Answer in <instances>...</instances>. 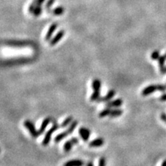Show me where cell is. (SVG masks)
Here are the masks:
<instances>
[{
  "label": "cell",
  "instance_id": "cell-9",
  "mask_svg": "<svg viewBox=\"0 0 166 166\" xmlns=\"http://www.w3.org/2000/svg\"><path fill=\"white\" fill-rule=\"evenodd\" d=\"M58 28V23L55 22V23H53V24L51 25V26L49 27L48 32L46 35V41H50L51 38H52V36L53 32L56 30V29Z\"/></svg>",
  "mask_w": 166,
  "mask_h": 166
},
{
  "label": "cell",
  "instance_id": "cell-21",
  "mask_svg": "<svg viewBox=\"0 0 166 166\" xmlns=\"http://www.w3.org/2000/svg\"><path fill=\"white\" fill-rule=\"evenodd\" d=\"M72 121H73V118H72V116H69V117H67V118H65V120L63 121V122L60 125V127L65 128L66 126L70 125V124L72 122Z\"/></svg>",
  "mask_w": 166,
  "mask_h": 166
},
{
  "label": "cell",
  "instance_id": "cell-32",
  "mask_svg": "<svg viewBox=\"0 0 166 166\" xmlns=\"http://www.w3.org/2000/svg\"><path fill=\"white\" fill-rule=\"evenodd\" d=\"M85 166H94V164H93V162H91V161H88V162L85 164Z\"/></svg>",
  "mask_w": 166,
  "mask_h": 166
},
{
  "label": "cell",
  "instance_id": "cell-17",
  "mask_svg": "<svg viewBox=\"0 0 166 166\" xmlns=\"http://www.w3.org/2000/svg\"><path fill=\"white\" fill-rule=\"evenodd\" d=\"M112 108H108V107L104 108V109H102V110L99 112V116L100 118H104V117H106V116H109L111 112H112Z\"/></svg>",
  "mask_w": 166,
  "mask_h": 166
},
{
  "label": "cell",
  "instance_id": "cell-25",
  "mask_svg": "<svg viewBox=\"0 0 166 166\" xmlns=\"http://www.w3.org/2000/svg\"><path fill=\"white\" fill-rule=\"evenodd\" d=\"M36 5H37V0H34L33 2L29 5V13H33L34 10L36 9Z\"/></svg>",
  "mask_w": 166,
  "mask_h": 166
},
{
  "label": "cell",
  "instance_id": "cell-1",
  "mask_svg": "<svg viewBox=\"0 0 166 166\" xmlns=\"http://www.w3.org/2000/svg\"><path fill=\"white\" fill-rule=\"evenodd\" d=\"M58 128H59V125H58L57 122H56V121L55 122V121L53 120L52 126L50 129H48V132L46 133L45 137H44L43 140H42V144L43 146H47V145L49 144V142H50V141H51L52 135L53 132L57 130Z\"/></svg>",
  "mask_w": 166,
  "mask_h": 166
},
{
  "label": "cell",
  "instance_id": "cell-5",
  "mask_svg": "<svg viewBox=\"0 0 166 166\" xmlns=\"http://www.w3.org/2000/svg\"><path fill=\"white\" fill-rule=\"evenodd\" d=\"M65 35V31L62 29L60 31L58 32V33L56 34L54 37H53L52 39H51V40L49 41V44H50V46H53L56 45V44L58 43V42L60 41L61 39H63V37Z\"/></svg>",
  "mask_w": 166,
  "mask_h": 166
},
{
  "label": "cell",
  "instance_id": "cell-16",
  "mask_svg": "<svg viewBox=\"0 0 166 166\" xmlns=\"http://www.w3.org/2000/svg\"><path fill=\"white\" fill-rule=\"evenodd\" d=\"M123 113V110L122 109H120V108H113L112 110V112L110 114V118H116V117H118V116H122Z\"/></svg>",
  "mask_w": 166,
  "mask_h": 166
},
{
  "label": "cell",
  "instance_id": "cell-8",
  "mask_svg": "<svg viewBox=\"0 0 166 166\" xmlns=\"http://www.w3.org/2000/svg\"><path fill=\"white\" fill-rule=\"evenodd\" d=\"M85 162L80 159H72L64 163L63 166H85Z\"/></svg>",
  "mask_w": 166,
  "mask_h": 166
},
{
  "label": "cell",
  "instance_id": "cell-23",
  "mask_svg": "<svg viewBox=\"0 0 166 166\" xmlns=\"http://www.w3.org/2000/svg\"><path fill=\"white\" fill-rule=\"evenodd\" d=\"M42 12V8L41 7V5H36V9L34 10L32 14H33L35 16H39V15H41Z\"/></svg>",
  "mask_w": 166,
  "mask_h": 166
},
{
  "label": "cell",
  "instance_id": "cell-31",
  "mask_svg": "<svg viewBox=\"0 0 166 166\" xmlns=\"http://www.w3.org/2000/svg\"><path fill=\"white\" fill-rule=\"evenodd\" d=\"M46 0H37V5H42Z\"/></svg>",
  "mask_w": 166,
  "mask_h": 166
},
{
  "label": "cell",
  "instance_id": "cell-19",
  "mask_svg": "<svg viewBox=\"0 0 166 166\" xmlns=\"http://www.w3.org/2000/svg\"><path fill=\"white\" fill-rule=\"evenodd\" d=\"M77 125H78V121L73 120L72 121V122L69 125V128H68V129L66 131L69 132V134H72V133L74 132V130L75 129V128L77 127Z\"/></svg>",
  "mask_w": 166,
  "mask_h": 166
},
{
  "label": "cell",
  "instance_id": "cell-33",
  "mask_svg": "<svg viewBox=\"0 0 166 166\" xmlns=\"http://www.w3.org/2000/svg\"><path fill=\"white\" fill-rule=\"evenodd\" d=\"M161 166H166V159H165V160L162 161V163H161Z\"/></svg>",
  "mask_w": 166,
  "mask_h": 166
},
{
  "label": "cell",
  "instance_id": "cell-12",
  "mask_svg": "<svg viewBox=\"0 0 166 166\" xmlns=\"http://www.w3.org/2000/svg\"><path fill=\"white\" fill-rule=\"evenodd\" d=\"M105 143V140L102 138H97L89 143V147H100L102 146Z\"/></svg>",
  "mask_w": 166,
  "mask_h": 166
},
{
  "label": "cell",
  "instance_id": "cell-10",
  "mask_svg": "<svg viewBox=\"0 0 166 166\" xmlns=\"http://www.w3.org/2000/svg\"><path fill=\"white\" fill-rule=\"evenodd\" d=\"M165 60H166V57L165 55H161L159 58L158 59V63H159V69H160V72L162 73V74H165L166 73V69H165Z\"/></svg>",
  "mask_w": 166,
  "mask_h": 166
},
{
  "label": "cell",
  "instance_id": "cell-14",
  "mask_svg": "<svg viewBox=\"0 0 166 166\" xmlns=\"http://www.w3.org/2000/svg\"><path fill=\"white\" fill-rule=\"evenodd\" d=\"M6 45L7 46H28L29 44L26 42H20V41H8L6 42Z\"/></svg>",
  "mask_w": 166,
  "mask_h": 166
},
{
  "label": "cell",
  "instance_id": "cell-2",
  "mask_svg": "<svg viewBox=\"0 0 166 166\" xmlns=\"http://www.w3.org/2000/svg\"><path fill=\"white\" fill-rule=\"evenodd\" d=\"M23 124H24V126L28 129L29 133L31 134V135L34 138H38L40 135L39 131H37V129L36 128V126L34 125V124L31 121L26 120Z\"/></svg>",
  "mask_w": 166,
  "mask_h": 166
},
{
  "label": "cell",
  "instance_id": "cell-28",
  "mask_svg": "<svg viewBox=\"0 0 166 166\" xmlns=\"http://www.w3.org/2000/svg\"><path fill=\"white\" fill-rule=\"evenodd\" d=\"M158 88H159V91H166V85H158Z\"/></svg>",
  "mask_w": 166,
  "mask_h": 166
},
{
  "label": "cell",
  "instance_id": "cell-24",
  "mask_svg": "<svg viewBox=\"0 0 166 166\" xmlns=\"http://www.w3.org/2000/svg\"><path fill=\"white\" fill-rule=\"evenodd\" d=\"M161 55H160V52L159 50L154 51L151 54V58L152 60H158Z\"/></svg>",
  "mask_w": 166,
  "mask_h": 166
},
{
  "label": "cell",
  "instance_id": "cell-27",
  "mask_svg": "<svg viewBox=\"0 0 166 166\" xmlns=\"http://www.w3.org/2000/svg\"><path fill=\"white\" fill-rule=\"evenodd\" d=\"M99 166H106V159L105 157H101L99 161Z\"/></svg>",
  "mask_w": 166,
  "mask_h": 166
},
{
  "label": "cell",
  "instance_id": "cell-29",
  "mask_svg": "<svg viewBox=\"0 0 166 166\" xmlns=\"http://www.w3.org/2000/svg\"><path fill=\"white\" fill-rule=\"evenodd\" d=\"M71 141H72V142L73 143V144H77L78 143H79V138L76 137H73L71 138Z\"/></svg>",
  "mask_w": 166,
  "mask_h": 166
},
{
  "label": "cell",
  "instance_id": "cell-18",
  "mask_svg": "<svg viewBox=\"0 0 166 166\" xmlns=\"http://www.w3.org/2000/svg\"><path fill=\"white\" fill-rule=\"evenodd\" d=\"M64 12H65V9L63 6H58V7H56L54 9H52V13L55 15H63Z\"/></svg>",
  "mask_w": 166,
  "mask_h": 166
},
{
  "label": "cell",
  "instance_id": "cell-34",
  "mask_svg": "<svg viewBox=\"0 0 166 166\" xmlns=\"http://www.w3.org/2000/svg\"><path fill=\"white\" fill-rule=\"evenodd\" d=\"M165 57H166V53H165Z\"/></svg>",
  "mask_w": 166,
  "mask_h": 166
},
{
  "label": "cell",
  "instance_id": "cell-7",
  "mask_svg": "<svg viewBox=\"0 0 166 166\" xmlns=\"http://www.w3.org/2000/svg\"><path fill=\"white\" fill-rule=\"evenodd\" d=\"M123 104V100L122 99H117L112 101H109L106 103V107L112 108H119Z\"/></svg>",
  "mask_w": 166,
  "mask_h": 166
},
{
  "label": "cell",
  "instance_id": "cell-3",
  "mask_svg": "<svg viewBox=\"0 0 166 166\" xmlns=\"http://www.w3.org/2000/svg\"><path fill=\"white\" fill-rule=\"evenodd\" d=\"M157 90H159L158 88V85H150L149 86L145 87L143 90L142 91V95L143 96H147L149 95L152 94L153 92H155Z\"/></svg>",
  "mask_w": 166,
  "mask_h": 166
},
{
  "label": "cell",
  "instance_id": "cell-26",
  "mask_svg": "<svg viewBox=\"0 0 166 166\" xmlns=\"http://www.w3.org/2000/svg\"><path fill=\"white\" fill-rule=\"evenodd\" d=\"M55 3V0H48V2L46 3V5H45V9L46 10L49 9L52 7V5H53V3Z\"/></svg>",
  "mask_w": 166,
  "mask_h": 166
},
{
  "label": "cell",
  "instance_id": "cell-4",
  "mask_svg": "<svg viewBox=\"0 0 166 166\" xmlns=\"http://www.w3.org/2000/svg\"><path fill=\"white\" fill-rule=\"evenodd\" d=\"M116 95V91L114 89H111L109 91H108V93L103 97H100L96 101L98 102H108V101H111L112 99H113V97Z\"/></svg>",
  "mask_w": 166,
  "mask_h": 166
},
{
  "label": "cell",
  "instance_id": "cell-13",
  "mask_svg": "<svg viewBox=\"0 0 166 166\" xmlns=\"http://www.w3.org/2000/svg\"><path fill=\"white\" fill-rule=\"evenodd\" d=\"M68 135H69V134L67 131L62 132L59 133V134H58V135L55 136V138H54V142H55V143H58V142H60L62 140L64 139L65 137H67Z\"/></svg>",
  "mask_w": 166,
  "mask_h": 166
},
{
  "label": "cell",
  "instance_id": "cell-11",
  "mask_svg": "<svg viewBox=\"0 0 166 166\" xmlns=\"http://www.w3.org/2000/svg\"><path fill=\"white\" fill-rule=\"evenodd\" d=\"M51 121H52V118H51L50 117H46L45 119H43V121H42V122L41 124V126H40L39 129V132L40 135H42V134H43V133L45 132L46 128H47L48 124L51 122Z\"/></svg>",
  "mask_w": 166,
  "mask_h": 166
},
{
  "label": "cell",
  "instance_id": "cell-35",
  "mask_svg": "<svg viewBox=\"0 0 166 166\" xmlns=\"http://www.w3.org/2000/svg\"><path fill=\"white\" fill-rule=\"evenodd\" d=\"M165 69H166V66H165Z\"/></svg>",
  "mask_w": 166,
  "mask_h": 166
},
{
  "label": "cell",
  "instance_id": "cell-22",
  "mask_svg": "<svg viewBox=\"0 0 166 166\" xmlns=\"http://www.w3.org/2000/svg\"><path fill=\"white\" fill-rule=\"evenodd\" d=\"M100 98V91H94L90 97V101H96Z\"/></svg>",
  "mask_w": 166,
  "mask_h": 166
},
{
  "label": "cell",
  "instance_id": "cell-6",
  "mask_svg": "<svg viewBox=\"0 0 166 166\" xmlns=\"http://www.w3.org/2000/svg\"><path fill=\"white\" fill-rule=\"evenodd\" d=\"M79 133L85 142H87L89 141V136H90V131L88 128L84 127H80L79 129Z\"/></svg>",
  "mask_w": 166,
  "mask_h": 166
},
{
  "label": "cell",
  "instance_id": "cell-30",
  "mask_svg": "<svg viewBox=\"0 0 166 166\" xmlns=\"http://www.w3.org/2000/svg\"><path fill=\"white\" fill-rule=\"evenodd\" d=\"M159 100L161 101H166V93L161 95V96L159 97Z\"/></svg>",
  "mask_w": 166,
  "mask_h": 166
},
{
  "label": "cell",
  "instance_id": "cell-20",
  "mask_svg": "<svg viewBox=\"0 0 166 166\" xmlns=\"http://www.w3.org/2000/svg\"><path fill=\"white\" fill-rule=\"evenodd\" d=\"M72 146H73V143L72 142L71 140H68L65 142L64 144V146H63V149H64V151L66 152H69L71 151L72 149Z\"/></svg>",
  "mask_w": 166,
  "mask_h": 166
},
{
  "label": "cell",
  "instance_id": "cell-15",
  "mask_svg": "<svg viewBox=\"0 0 166 166\" xmlns=\"http://www.w3.org/2000/svg\"><path fill=\"white\" fill-rule=\"evenodd\" d=\"M101 81L98 79H95L92 81L91 83V88L93 89L94 91H100L101 90Z\"/></svg>",
  "mask_w": 166,
  "mask_h": 166
}]
</instances>
